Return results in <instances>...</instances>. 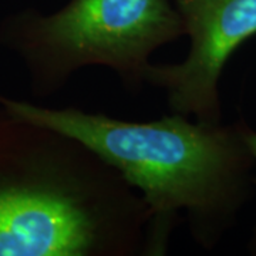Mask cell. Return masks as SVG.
I'll use <instances>...</instances> for the list:
<instances>
[{"label":"cell","instance_id":"1","mask_svg":"<svg viewBox=\"0 0 256 256\" xmlns=\"http://www.w3.org/2000/svg\"><path fill=\"white\" fill-rule=\"evenodd\" d=\"M0 107L88 146L141 195L166 244L181 218L192 240L212 250L236 225L255 186L244 118L212 124L171 112L128 121L77 107H44L2 92Z\"/></svg>","mask_w":256,"mask_h":256},{"label":"cell","instance_id":"2","mask_svg":"<svg viewBox=\"0 0 256 256\" xmlns=\"http://www.w3.org/2000/svg\"><path fill=\"white\" fill-rule=\"evenodd\" d=\"M144 200L78 140L0 107V256H162Z\"/></svg>","mask_w":256,"mask_h":256},{"label":"cell","instance_id":"3","mask_svg":"<svg viewBox=\"0 0 256 256\" xmlns=\"http://www.w3.org/2000/svg\"><path fill=\"white\" fill-rule=\"evenodd\" d=\"M185 36L171 0H70L0 22V47L22 62L33 96L57 94L77 72L106 67L130 92L146 84L151 56Z\"/></svg>","mask_w":256,"mask_h":256},{"label":"cell","instance_id":"4","mask_svg":"<svg viewBox=\"0 0 256 256\" xmlns=\"http://www.w3.org/2000/svg\"><path fill=\"white\" fill-rule=\"evenodd\" d=\"M171 2L190 38V52L180 63L150 64L146 84L164 92L171 112L220 122V77L235 52L256 37V0Z\"/></svg>","mask_w":256,"mask_h":256},{"label":"cell","instance_id":"5","mask_svg":"<svg viewBox=\"0 0 256 256\" xmlns=\"http://www.w3.org/2000/svg\"><path fill=\"white\" fill-rule=\"evenodd\" d=\"M244 136H245V141H246L248 146L254 156V160H255V165H256V131L254 128H250L246 124L245 127V131H244ZM254 185L256 188V170H255V175H254ZM248 252L250 255L256 256V225L252 234H250V238H249V242H248Z\"/></svg>","mask_w":256,"mask_h":256}]
</instances>
